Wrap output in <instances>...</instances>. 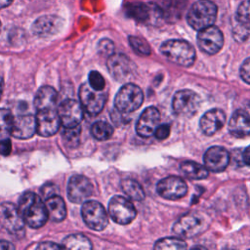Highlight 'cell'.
I'll return each instance as SVG.
<instances>
[{
    "instance_id": "13",
    "label": "cell",
    "mask_w": 250,
    "mask_h": 250,
    "mask_svg": "<svg viewBox=\"0 0 250 250\" xmlns=\"http://www.w3.org/2000/svg\"><path fill=\"white\" fill-rule=\"evenodd\" d=\"M83 107L80 102L74 99H66L58 106V113L62 125L65 128L75 127L83 119Z\"/></svg>"
},
{
    "instance_id": "19",
    "label": "cell",
    "mask_w": 250,
    "mask_h": 250,
    "mask_svg": "<svg viewBox=\"0 0 250 250\" xmlns=\"http://www.w3.org/2000/svg\"><path fill=\"white\" fill-rule=\"evenodd\" d=\"M63 26V20L55 15L38 18L32 24V32L39 37H50L60 32Z\"/></svg>"
},
{
    "instance_id": "17",
    "label": "cell",
    "mask_w": 250,
    "mask_h": 250,
    "mask_svg": "<svg viewBox=\"0 0 250 250\" xmlns=\"http://www.w3.org/2000/svg\"><path fill=\"white\" fill-rule=\"evenodd\" d=\"M230 155L229 151L219 146L209 147L203 156L204 166L211 172H223L229 165Z\"/></svg>"
},
{
    "instance_id": "25",
    "label": "cell",
    "mask_w": 250,
    "mask_h": 250,
    "mask_svg": "<svg viewBox=\"0 0 250 250\" xmlns=\"http://www.w3.org/2000/svg\"><path fill=\"white\" fill-rule=\"evenodd\" d=\"M49 218L54 222H62L66 217V207L63 199L56 194L52 197L45 199Z\"/></svg>"
},
{
    "instance_id": "3",
    "label": "cell",
    "mask_w": 250,
    "mask_h": 250,
    "mask_svg": "<svg viewBox=\"0 0 250 250\" xmlns=\"http://www.w3.org/2000/svg\"><path fill=\"white\" fill-rule=\"evenodd\" d=\"M217 18V6L210 0H197L187 15L188 25L194 30H201L213 25Z\"/></svg>"
},
{
    "instance_id": "27",
    "label": "cell",
    "mask_w": 250,
    "mask_h": 250,
    "mask_svg": "<svg viewBox=\"0 0 250 250\" xmlns=\"http://www.w3.org/2000/svg\"><path fill=\"white\" fill-rule=\"evenodd\" d=\"M162 18L166 20L177 19L181 17L182 11L186 6L185 0H160L157 4Z\"/></svg>"
},
{
    "instance_id": "6",
    "label": "cell",
    "mask_w": 250,
    "mask_h": 250,
    "mask_svg": "<svg viewBox=\"0 0 250 250\" xmlns=\"http://www.w3.org/2000/svg\"><path fill=\"white\" fill-rule=\"evenodd\" d=\"M201 104L200 97L189 89L176 92L172 100V108L177 115L184 117L193 116Z\"/></svg>"
},
{
    "instance_id": "29",
    "label": "cell",
    "mask_w": 250,
    "mask_h": 250,
    "mask_svg": "<svg viewBox=\"0 0 250 250\" xmlns=\"http://www.w3.org/2000/svg\"><path fill=\"white\" fill-rule=\"evenodd\" d=\"M121 188L126 196L135 201H142L145 198V191L142 186L132 179H126L121 182Z\"/></svg>"
},
{
    "instance_id": "15",
    "label": "cell",
    "mask_w": 250,
    "mask_h": 250,
    "mask_svg": "<svg viewBox=\"0 0 250 250\" xmlns=\"http://www.w3.org/2000/svg\"><path fill=\"white\" fill-rule=\"evenodd\" d=\"M125 13L128 17L140 22L163 19L158 5L153 3H129L125 8Z\"/></svg>"
},
{
    "instance_id": "33",
    "label": "cell",
    "mask_w": 250,
    "mask_h": 250,
    "mask_svg": "<svg viewBox=\"0 0 250 250\" xmlns=\"http://www.w3.org/2000/svg\"><path fill=\"white\" fill-rule=\"evenodd\" d=\"M14 117L10 110L0 108V140L7 139L12 133Z\"/></svg>"
},
{
    "instance_id": "45",
    "label": "cell",
    "mask_w": 250,
    "mask_h": 250,
    "mask_svg": "<svg viewBox=\"0 0 250 250\" xmlns=\"http://www.w3.org/2000/svg\"><path fill=\"white\" fill-rule=\"evenodd\" d=\"M12 2H13V0H0V9L9 6Z\"/></svg>"
},
{
    "instance_id": "32",
    "label": "cell",
    "mask_w": 250,
    "mask_h": 250,
    "mask_svg": "<svg viewBox=\"0 0 250 250\" xmlns=\"http://www.w3.org/2000/svg\"><path fill=\"white\" fill-rule=\"evenodd\" d=\"M80 135H81L80 125H77L75 127H70V128L64 127L62 134V139L65 146L73 148L79 145Z\"/></svg>"
},
{
    "instance_id": "24",
    "label": "cell",
    "mask_w": 250,
    "mask_h": 250,
    "mask_svg": "<svg viewBox=\"0 0 250 250\" xmlns=\"http://www.w3.org/2000/svg\"><path fill=\"white\" fill-rule=\"evenodd\" d=\"M58 93L51 86H42L34 97V106L36 110L52 109L57 107Z\"/></svg>"
},
{
    "instance_id": "9",
    "label": "cell",
    "mask_w": 250,
    "mask_h": 250,
    "mask_svg": "<svg viewBox=\"0 0 250 250\" xmlns=\"http://www.w3.org/2000/svg\"><path fill=\"white\" fill-rule=\"evenodd\" d=\"M108 213L111 219L119 225H128L136 217L137 211L133 203L121 195L113 196L108 203Z\"/></svg>"
},
{
    "instance_id": "43",
    "label": "cell",
    "mask_w": 250,
    "mask_h": 250,
    "mask_svg": "<svg viewBox=\"0 0 250 250\" xmlns=\"http://www.w3.org/2000/svg\"><path fill=\"white\" fill-rule=\"evenodd\" d=\"M242 161L244 164L250 166V146H248L242 153Z\"/></svg>"
},
{
    "instance_id": "14",
    "label": "cell",
    "mask_w": 250,
    "mask_h": 250,
    "mask_svg": "<svg viewBox=\"0 0 250 250\" xmlns=\"http://www.w3.org/2000/svg\"><path fill=\"white\" fill-rule=\"evenodd\" d=\"M93 187L88 178L82 175L72 176L67 184V197L76 204L84 203L92 194Z\"/></svg>"
},
{
    "instance_id": "46",
    "label": "cell",
    "mask_w": 250,
    "mask_h": 250,
    "mask_svg": "<svg viewBox=\"0 0 250 250\" xmlns=\"http://www.w3.org/2000/svg\"><path fill=\"white\" fill-rule=\"evenodd\" d=\"M2 92H3V80L0 77V99H1V96H2Z\"/></svg>"
},
{
    "instance_id": "12",
    "label": "cell",
    "mask_w": 250,
    "mask_h": 250,
    "mask_svg": "<svg viewBox=\"0 0 250 250\" xmlns=\"http://www.w3.org/2000/svg\"><path fill=\"white\" fill-rule=\"evenodd\" d=\"M156 190L157 193L165 199L177 200L187 194L188 186L182 178L169 176L158 182Z\"/></svg>"
},
{
    "instance_id": "23",
    "label": "cell",
    "mask_w": 250,
    "mask_h": 250,
    "mask_svg": "<svg viewBox=\"0 0 250 250\" xmlns=\"http://www.w3.org/2000/svg\"><path fill=\"white\" fill-rule=\"evenodd\" d=\"M229 132L236 138L250 135V115L245 109L235 110L229 121Z\"/></svg>"
},
{
    "instance_id": "20",
    "label": "cell",
    "mask_w": 250,
    "mask_h": 250,
    "mask_svg": "<svg viewBox=\"0 0 250 250\" xmlns=\"http://www.w3.org/2000/svg\"><path fill=\"white\" fill-rule=\"evenodd\" d=\"M37 132L36 117L32 114H22L14 117L11 135L17 139H29Z\"/></svg>"
},
{
    "instance_id": "34",
    "label": "cell",
    "mask_w": 250,
    "mask_h": 250,
    "mask_svg": "<svg viewBox=\"0 0 250 250\" xmlns=\"http://www.w3.org/2000/svg\"><path fill=\"white\" fill-rule=\"evenodd\" d=\"M235 19L242 27H250V0H244L239 4Z\"/></svg>"
},
{
    "instance_id": "37",
    "label": "cell",
    "mask_w": 250,
    "mask_h": 250,
    "mask_svg": "<svg viewBox=\"0 0 250 250\" xmlns=\"http://www.w3.org/2000/svg\"><path fill=\"white\" fill-rule=\"evenodd\" d=\"M98 50L100 54L109 57L114 53V44L109 39H103L99 42Z\"/></svg>"
},
{
    "instance_id": "1",
    "label": "cell",
    "mask_w": 250,
    "mask_h": 250,
    "mask_svg": "<svg viewBox=\"0 0 250 250\" xmlns=\"http://www.w3.org/2000/svg\"><path fill=\"white\" fill-rule=\"evenodd\" d=\"M19 210L25 224L32 229L43 227L49 219L46 204L34 192L26 191L19 199Z\"/></svg>"
},
{
    "instance_id": "40",
    "label": "cell",
    "mask_w": 250,
    "mask_h": 250,
    "mask_svg": "<svg viewBox=\"0 0 250 250\" xmlns=\"http://www.w3.org/2000/svg\"><path fill=\"white\" fill-rule=\"evenodd\" d=\"M170 135V126L167 124H162V125H158L155 132H154V136L157 140H165L168 138V136Z\"/></svg>"
},
{
    "instance_id": "5",
    "label": "cell",
    "mask_w": 250,
    "mask_h": 250,
    "mask_svg": "<svg viewBox=\"0 0 250 250\" xmlns=\"http://www.w3.org/2000/svg\"><path fill=\"white\" fill-rule=\"evenodd\" d=\"M207 224L203 216L196 212L180 217L173 226V232L180 237L190 238L205 230Z\"/></svg>"
},
{
    "instance_id": "2",
    "label": "cell",
    "mask_w": 250,
    "mask_h": 250,
    "mask_svg": "<svg viewBox=\"0 0 250 250\" xmlns=\"http://www.w3.org/2000/svg\"><path fill=\"white\" fill-rule=\"evenodd\" d=\"M161 54L171 62L188 67L195 61V50L186 40L171 39L163 42L160 46Z\"/></svg>"
},
{
    "instance_id": "7",
    "label": "cell",
    "mask_w": 250,
    "mask_h": 250,
    "mask_svg": "<svg viewBox=\"0 0 250 250\" xmlns=\"http://www.w3.org/2000/svg\"><path fill=\"white\" fill-rule=\"evenodd\" d=\"M84 223L93 230H103L108 224L104 207L96 200H86L81 208Z\"/></svg>"
},
{
    "instance_id": "38",
    "label": "cell",
    "mask_w": 250,
    "mask_h": 250,
    "mask_svg": "<svg viewBox=\"0 0 250 250\" xmlns=\"http://www.w3.org/2000/svg\"><path fill=\"white\" fill-rule=\"evenodd\" d=\"M59 188L58 186H56L53 183H47L41 188V193L44 197V199H47L49 197H52L56 194H59Z\"/></svg>"
},
{
    "instance_id": "21",
    "label": "cell",
    "mask_w": 250,
    "mask_h": 250,
    "mask_svg": "<svg viewBox=\"0 0 250 250\" xmlns=\"http://www.w3.org/2000/svg\"><path fill=\"white\" fill-rule=\"evenodd\" d=\"M226 123V113L219 108L206 111L200 118L199 126L206 136H212Z\"/></svg>"
},
{
    "instance_id": "39",
    "label": "cell",
    "mask_w": 250,
    "mask_h": 250,
    "mask_svg": "<svg viewBox=\"0 0 250 250\" xmlns=\"http://www.w3.org/2000/svg\"><path fill=\"white\" fill-rule=\"evenodd\" d=\"M239 72L242 80L247 84H250V57L242 62Z\"/></svg>"
},
{
    "instance_id": "22",
    "label": "cell",
    "mask_w": 250,
    "mask_h": 250,
    "mask_svg": "<svg viewBox=\"0 0 250 250\" xmlns=\"http://www.w3.org/2000/svg\"><path fill=\"white\" fill-rule=\"evenodd\" d=\"M110 75L118 81H123L131 71V61L124 54H112L106 62Z\"/></svg>"
},
{
    "instance_id": "47",
    "label": "cell",
    "mask_w": 250,
    "mask_h": 250,
    "mask_svg": "<svg viewBox=\"0 0 250 250\" xmlns=\"http://www.w3.org/2000/svg\"><path fill=\"white\" fill-rule=\"evenodd\" d=\"M248 113H249V115H250V102L247 104V105H246V109H245Z\"/></svg>"
},
{
    "instance_id": "44",
    "label": "cell",
    "mask_w": 250,
    "mask_h": 250,
    "mask_svg": "<svg viewBox=\"0 0 250 250\" xmlns=\"http://www.w3.org/2000/svg\"><path fill=\"white\" fill-rule=\"evenodd\" d=\"M15 249V246L7 241V240H0V250H12Z\"/></svg>"
},
{
    "instance_id": "36",
    "label": "cell",
    "mask_w": 250,
    "mask_h": 250,
    "mask_svg": "<svg viewBox=\"0 0 250 250\" xmlns=\"http://www.w3.org/2000/svg\"><path fill=\"white\" fill-rule=\"evenodd\" d=\"M89 80H88V83L90 84V86L95 89V90H98V91H103L104 86H105V81L103 77V75L96 71V70H93L89 73Z\"/></svg>"
},
{
    "instance_id": "30",
    "label": "cell",
    "mask_w": 250,
    "mask_h": 250,
    "mask_svg": "<svg viewBox=\"0 0 250 250\" xmlns=\"http://www.w3.org/2000/svg\"><path fill=\"white\" fill-rule=\"evenodd\" d=\"M91 133L98 141H106L111 138L113 134V128L105 121H96L91 127Z\"/></svg>"
},
{
    "instance_id": "8",
    "label": "cell",
    "mask_w": 250,
    "mask_h": 250,
    "mask_svg": "<svg viewBox=\"0 0 250 250\" xmlns=\"http://www.w3.org/2000/svg\"><path fill=\"white\" fill-rule=\"evenodd\" d=\"M24 224L19 208L9 202L0 204V225L7 231L20 236L24 232Z\"/></svg>"
},
{
    "instance_id": "41",
    "label": "cell",
    "mask_w": 250,
    "mask_h": 250,
    "mask_svg": "<svg viewBox=\"0 0 250 250\" xmlns=\"http://www.w3.org/2000/svg\"><path fill=\"white\" fill-rule=\"evenodd\" d=\"M12 150V144L9 138L0 140V154L7 156L11 153Z\"/></svg>"
},
{
    "instance_id": "28",
    "label": "cell",
    "mask_w": 250,
    "mask_h": 250,
    "mask_svg": "<svg viewBox=\"0 0 250 250\" xmlns=\"http://www.w3.org/2000/svg\"><path fill=\"white\" fill-rule=\"evenodd\" d=\"M63 248H67V249H78V250H89L92 249V243L91 240L80 233H75V234H70L68 236H66L63 240H62V244Z\"/></svg>"
},
{
    "instance_id": "16",
    "label": "cell",
    "mask_w": 250,
    "mask_h": 250,
    "mask_svg": "<svg viewBox=\"0 0 250 250\" xmlns=\"http://www.w3.org/2000/svg\"><path fill=\"white\" fill-rule=\"evenodd\" d=\"M35 117L37 133L42 137L55 135L62 124L57 108L38 110Z\"/></svg>"
},
{
    "instance_id": "42",
    "label": "cell",
    "mask_w": 250,
    "mask_h": 250,
    "mask_svg": "<svg viewBox=\"0 0 250 250\" xmlns=\"http://www.w3.org/2000/svg\"><path fill=\"white\" fill-rule=\"evenodd\" d=\"M37 249H63L62 245H59L54 242H42L36 246Z\"/></svg>"
},
{
    "instance_id": "31",
    "label": "cell",
    "mask_w": 250,
    "mask_h": 250,
    "mask_svg": "<svg viewBox=\"0 0 250 250\" xmlns=\"http://www.w3.org/2000/svg\"><path fill=\"white\" fill-rule=\"evenodd\" d=\"M187 247V243L179 237H164L157 240L154 244V249L159 250H181Z\"/></svg>"
},
{
    "instance_id": "4",
    "label": "cell",
    "mask_w": 250,
    "mask_h": 250,
    "mask_svg": "<svg viewBox=\"0 0 250 250\" xmlns=\"http://www.w3.org/2000/svg\"><path fill=\"white\" fill-rule=\"evenodd\" d=\"M144 102L142 89L133 83L121 87L114 99V106L119 111L130 113L138 109Z\"/></svg>"
},
{
    "instance_id": "10",
    "label": "cell",
    "mask_w": 250,
    "mask_h": 250,
    "mask_svg": "<svg viewBox=\"0 0 250 250\" xmlns=\"http://www.w3.org/2000/svg\"><path fill=\"white\" fill-rule=\"evenodd\" d=\"M79 100L83 109L91 115H97L103 110L106 96L102 91L93 89L89 83H84L79 89Z\"/></svg>"
},
{
    "instance_id": "26",
    "label": "cell",
    "mask_w": 250,
    "mask_h": 250,
    "mask_svg": "<svg viewBox=\"0 0 250 250\" xmlns=\"http://www.w3.org/2000/svg\"><path fill=\"white\" fill-rule=\"evenodd\" d=\"M180 169L183 175L189 180H202L209 175V170L204 165L190 160L182 162Z\"/></svg>"
},
{
    "instance_id": "11",
    "label": "cell",
    "mask_w": 250,
    "mask_h": 250,
    "mask_svg": "<svg viewBox=\"0 0 250 250\" xmlns=\"http://www.w3.org/2000/svg\"><path fill=\"white\" fill-rule=\"evenodd\" d=\"M197 45L202 52L208 55H215L224 45V35L218 27L214 25L208 26L198 31Z\"/></svg>"
},
{
    "instance_id": "48",
    "label": "cell",
    "mask_w": 250,
    "mask_h": 250,
    "mask_svg": "<svg viewBox=\"0 0 250 250\" xmlns=\"http://www.w3.org/2000/svg\"><path fill=\"white\" fill-rule=\"evenodd\" d=\"M0 27H1V23H0Z\"/></svg>"
},
{
    "instance_id": "18",
    "label": "cell",
    "mask_w": 250,
    "mask_h": 250,
    "mask_svg": "<svg viewBox=\"0 0 250 250\" xmlns=\"http://www.w3.org/2000/svg\"><path fill=\"white\" fill-rule=\"evenodd\" d=\"M160 122V112L154 106L146 107L139 117L136 125V132L140 137L148 138L154 132Z\"/></svg>"
},
{
    "instance_id": "35",
    "label": "cell",
    "mask_w": 250,
    "mask_h": 250,
    "mask_svg": "<svg viewBox=\"0 0 250 250\" xmlns=\"http://www.w3.org/2000/svg\"><path fill=\"white\" fill-rule=\"evenodd\" d=\"M129 43H130L132 49L136 53H138L140 55H145V56H147L150 54L149 45L144 39L137 37V36H130Z\"/></svg>"
}]
</instances>
